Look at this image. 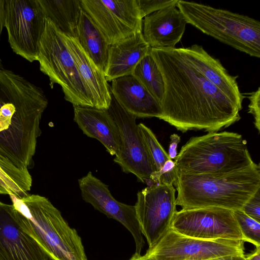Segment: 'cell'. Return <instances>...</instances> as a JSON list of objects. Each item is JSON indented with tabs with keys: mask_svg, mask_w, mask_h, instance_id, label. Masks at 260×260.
<instances>
[{
	"mask_svg": "<svg viewBox=\"0 0 260 260\" xmlns=\"http://www.w3.org/2000/svg\"><path fill=\"white\" fill-rule=\"evenodd\" d=\"M5 0H0V43L3 30L5 27ZM2 60L0 57V69H3Z\"/></svg>",
	"mask_w": 260,
	"mask_h": 260,
	"instance_id": "33",
	"label": "cell"
},
{
	"mask_svg": "<svg viewBox=\"0 0 260 260\" xmlns=\"http://www.w3.org/2000/svg\"><path fill=\"white\" fill-rule=\"evenodd\" d=\"M173 185L153 184L137 193L135 207L141 232L148 248L153 246L170 229L177 211Z\"/></svg>",
	"mask_w": 260,
	"mask_h": 260,
	"instance_id": "11",
	"label": "cell"
},
{
	"mask_svg": "<svg viewBox=\"0 0 260 260\" xmlns=\"http://www.w3.org/2000/svg\"><path fill=\"white\" fill-rule=\"evenodd\" d=\"M244 250L243 241L198 239L170 229L144 255L153 260H212L244 255Z\"/></svg>",
	"mask_w": 260,
	"mask_h": 260,
	"instance_id": "9",
	"label": "cell"
},
{
	"mask_svg": "<svg viewBox=\"0 0 260 260\" xmlns=\"http://www.w3.org/2000/svg\"><path fill=\"white\" fill-rule=\"evenodd\" d=\"M21 228L39 244L51 260H87L81 237L48 198L9 194Z\"/></svg>",
	"mask_w": 260,
	"mask_h": 260,
	"instance_id": "4",
	"label": "cell"
},
{
	"mask_svg": "<svg viewBox=\"0 0 260 260\" xmlns=\"http://www.w3.org/2000/svg\"><path fill=\"white\" fill-rule=\"evenodd\" d=\"M244 98H247L250 101L248 105V113L254 117V124L258 133L260 132V88L251 92L244 93Z\"/></svg>",
	"mask_w": 260,
	"mask_h": 260,
	"instance_id": "29",
	"label": "cell"
},
{
	"mask_svg": "<svg viewBox=\"0 0 260 260\" xmlns=\"http://www.w3.org/2000/svg\"><path fill=\"white\" fill-rule=\"evenodd\" d=\"M176 205L182 209L216 207L242 210L260 189V167L200 174L177 173Z\"/></svg>",
	"mask_w": 260,
	"mask_h": 260,
	"instance_id": "3",
	"label": "cell"
},
{
	"mask_svg": "<svg viewBox=\"0 0 260 260\" xmlns=\"http://www.w3.org/2000/svg\"><path fill=\"white\" fill-rule=\"evenodd\" d=\"M170 229L181 235L194 238L245 242L233 210L226 209H182L174 215Z\"/></svg>",
	"mask_w": 260,
	"mask_h": 260,
	"instance_id": "10",
	"label": "cell"
},
{
	"mask_svg": "<svg viewBox=\"0 0 260 260\" xmlns=\"http://www.w3.org/2000/svg\"><path fill=\"white\" fill-rule=\"evenodd\" d=\"M177 175L175 162L170 159L163 167L157 172H153L151 176V184H165L173 185Z\"/></svg>",
	"mask_w": 260,
	"mask_h": 260,
	"instance_id": "27",
	"label": "cell"
},
{
	"mask_svg": "<svg viewBox=\"0 0 260 260\" xmlns=\"http://www.w3.org/2000/svg\"><path fill=\"white\" fill-rule=\"evenodd\" d=\"M176 7L187 23L203 33L245 53L260 57V22L248 16L192 2Z\"/></svg>",
	"mask_w": 260,
	"mask_h": 260,
	"instance_id": "6",
	"label": "cell"
},
{
	"mask_svg": "<svg viewBox=\"0 0 260 260\" xmlns=\"http://www.w3.org/2000/svg\"><path fill=\"white\" fill-rule=\"evenodd\" d=\"M246 260H260V247H256L254 251L245 255Z\"/></svg>",
	"mask_w": 260,
	"mask_h": 260,
	"instance_id": "34",
	"label": "cell"
},
{
	"mask_svg": "<svg viewBox=\"0 0 260 260\" xmlns=\"http://www.w3.org/2000/svg\"><path fill=\"white\" fill-rule=\"evenodd\" d=\"M132 75L161 103L164 93V79L150 53L140 60Z\"/></svg>",
	"mask_w": 260,
	"mask_h": 260,
	"instance_id": "24",
	"label": "cell"
},
{
	"mask_svg": "<svg viewBox=\"0 0 260 260\" xmlns=\"http://www.w3.org/2000/svg\"><path fill=\"white\" fill-rule=\"evenodd\" d=\"M10 193L3 183L0 181V194H10Z\"/></svg>",
	"mask_w": 260,
	"mask_h": 260,
	"instance_id": "37",
	"label": "cell"
},
{
	"mask_svg": "<svg viewBox=\"0 0 260 260\" xmlns=\"http://www.w3.org/2000/svg\"><path fill=\"white\" fill-rule=\"evenodd\" d=\"M4 21L13 51L30 62L38 60L46 22L38 0H5Z\"/></svg>",
	"mask_w": 260,
	"mask_h": 260,
	"instance_id": "8",
	"label": "cell"
},
{
	"mask_svg": "<svg viewBox=\"0 0 260 260\" xmlns=\"http://www.w3.org/2000/svg\"><path fill=\"white\" fill-rule=\"evenodd\" d=\"M187 23L178 8L172 6L145 16L142 34L151 48H173L182 38Z\"/></svg>",
	"mask_w": 260,
	"mask_h": 260,
	"instance_id": "16",
	"label": "cell"
},
{
	"mask_svg": "<svg viewBox=\"0 0 260 260\" xmlns=\"http://www.w3.org/2000/svg\"><path fill=\"white\" fill-rule=\"evenodd\" d=\"M82 199L93 208L122 224L132 235L136 245L135 253L141 255L145 241L137 220L135 206L117 201L108 185L94 176L91 172L78 180Z\"/></svg>",
	"mask_w": 260,
	"mask_h": 260,
	"instance_id": "14",
	"label": "cell"
},
{
	"mask_svg": "<svg viewBox=\"0 0 260 260\" xmlns=\"http://www.w3.org/2000/svg\"><path fill=\"white\" fill-rule=\"evenodd\" d=\"M128 260H153L151 258L149 257H147L145 256L144 255H137L135 253H134L131 257Z\"/></svg>",
	"mask_w": 260,
	"mask_h": 260,
	"instance_id": "36",
	"label": "cell"
},
{
	"mask_svg": "<svg viewBox=\"0 0 260 260\" xmlns=\"http://www.w3.org/2000/svg\"><path fill=\"white\" fill-rule=\"evenodd\" d=\"M164 82L159 119L178 131L217 132L240 119L241 110L188 61L181 48H151Z\"/></svg>",
	"mask_w": 260,
	"mask_h": 260,
	"instance_id": "1",
	"label": "cell"
},
{
	"mask_svg": "<svg viewBox=\"0 0 260 260\" xmlns=\"http://www.w3.org/2000/svg\"><path fill=\"white\" fill-rule=\"evenodd\" d=\"M83 10L111 45L142 31L136 0H81Z\"/></svg>",
	"mask_w": 260,
	"mask_h": 260,
	"instance_id": "13",
	"label": "cell"
},
{
	"mask_svg": "<svg viewBox=\"0 0 260 260\" xmlns=\"http://www.w3.org/2000/svg\"><path fill=\"white\" fill-rule=\"evenodd\" d=\"M63 37L93 108L107 110L110 105L111 95L104 73L87 55L75 37L63 34Z\"/></svg>",
	"mask_w": 260,
	"mask_h": 260,
	"instance_id": "17",
	"label": "cell"
},
{
	"mask_svg": "<svg viewBox=\"0 0 260 260\" xmlns=\"http://www.w3.org/2000/svg\"><path fill=\"white\" fill-rule=\"evenodd\" d=\"M168 155L171 159H174L177 154V148L180 142V137L177 134H173L170 136Z\"/></svg>",
	"mask_w": 260,
	"mask_h": 260,
	"instance_id": "32",
	"label": "cell"
},
{
	"mask_svg": "<svg viewBox=\"0 0 260 260\" xmlns=\"http://www.w3.org/2000/svg\"><path fill=\"white\" fill-rule=\"evenodd\" d=\"M48 104L40 87L11 70L0 69V166L19 186L32 165Z\"/></svg>",
	"mask_w": 260,
	"mask_h": 260,
	"instance_id": "2",
	"label": "cell"
},
{
	"mask_svg": "<svg viewBox=\"0 0 260 260\" xmlns=\"http://www.w3.org/2000/svg\"><path fill=\"white\" fill-rule=\"evenodd\" d=\"M178 0H136L141 16H145L161 9L177 5Z\"/></svg>",
	"mask_w": 260,
	"mask_h": 260,
	"instance_id": "28",
	"label": "cell"
},
{
	"mask_svg": "<svg viewBox=\"0 0 260 260\" xmlns=\"http://www.w3.org/2000/svg\"><path fill=\"white\" fill-rule=\"evenodd\" d=\"M111 95L107 111L118 127L121 142L120 152L113 160L124 173H132L140 181L151 185V176L155 170L136 123L137 117Z\"/></svg>",
	"mask_w": 260,
	"mask_h": 260,
	"instance_id": "12",
	"label": "cell"
},
{
	"mask_svg": "<svg viewBox=\"0 0 260 260\" xmlns=\"http://www.w3.org/2000/svg\"><path fill=\"white\" fill-rule=\"evenodd\" d=\"M212 260H246V259L245 257V254H244L227 256Z\"/></svg>",
	"mask_w": 260,
	"mask_h": 260,
	"instance_id": "35",
	"label": "cell"
},
{
	"mask_svg": "<svg viewBox=\"0 0 260 260\" xmlns=\"http://www.w3.org/2000/svg\"><path fill=\"white\" fill-rule=\"evenodd\" d=\"M151 49L142 31L111 45L105 73L107 82L132 75L137 64L150 53Z\"/></svg>",
	"mask_w": 260,
	"mask_h": 260,
	"instance_id": "21",
	"label": "cell"
},
{
	"mask_svg": "<svg viewBox=\"0 0 260 260\" xmlns=\"http://www.w3.org/2000/svg\"><path fill=\"white\" fill-rule=\"evenodd\" d=\"M174 159L177 173L186 174L229 172L255 164L242 135L229 132L191 137Z\"/></svg>",
	"mask_w": 260,
	"mask_h": 260,
	"instance_id": "5",
	"label": "cell"
},
{
	"mask_svg": "<svg viewBox=\"0 0 260 260\" xmlns=\"http://www.w3.org/2000/svg\"><path fill=\"white\" fill-rule=\"evenodd\" d=\"M111 81V93L128 112L137 118L160 117V103L132 75Z\"/></svg>",
	"mask_w": 260,
	"mask_h": 260,
	"instance_id": "18",
	"label": "cell"
},
{
	"mask_svg": "<svg viewBox=\"0 0 260 260\" xmlns=\"http://www.w3.org/2000/svg\"><path fill=\"white\" fill-rule=\"evenodd\" d=\"M37 61L40 70L48 77L50 87L59 84L66 101L73 106L93 107L63 33L47 18Z\"/></svg>",
	"mask_w": 260,
	"mask_h": 260,
	"instance_id": "7",
	"label": "cell"
},
{
	"mask_svg": "<svg viewBox=\"0 0 260 260\" xmlns=\"http://www.w3.org/2000/svg\"><path fill=\"white\" fill-rule=\"evenodd\" d=\"M46 18L65 35L75 37L82 9L81 0H38Z\"/></svg>",
	"mask_w": 260,
	"mask_h": 260,
	"instance_id": "23",
	"label": "cell"
},
{
	"mask_svg": "<svg viewBox=\"0 0 260 260\" xmlns=\"http://www.w3.org/2000/svg\"><path fill=\"white\" fill-rule=\"evenodd\" d=\"M181 49L192 65L241 110L244 96L240 91L237 76L231 75L220 61L209 55L202 46L194 44Z\"/></svg>",
	"mask_w": 260,
	"mask_h": 260,
	"instance_id": "19",
	"label": "cell"
},
{
	"mask_svg": "<svg viewBox=\"0 0 260 260\" xmlns=\"http://www.w3.org/2000/svg\"><path fill=\"white\" fill-rule=\"evenodd\" d=\"M74 120L87 136L100 141L111 155H118L121 146L118 127L107 110L74 106Z\"/></svg>",
	"mask_w": 260,
	"mask_h": 260,
	"instance_id": "20",
	"label": "cell"
},
{
	"mask_svg": "<svg viewBox=\"0 0 260 260\" xmlns=\"http://www.w3.org/2000/svg\"><path fill=\"white\" fill-rule=\"evenodd\" d=\"M245 242L260 247V222L252 218L242 210H233Z\"/></svg>",
	"mask_w": 260,
	"mask_h": 260,
	"instance_id": "26",
	"label": "cell"
},
{
	"mask_svg": "<svg viewBox=\"0 0 260 260\" xmlns=\"http://www.w3.org/2000/svg\"><path fill=\"white\" fill-rule=\"evenodd\" d=\"M138 125L155 172L158 171L165 163L170 159L169 155L149 128L142 123Z\"/></svg>",
	"mask_w": 260,
	"mask_h": 260,
	"instance_id": "25",
	"label": "cell"
},
{
	"mask_svg": "<svg viewBox=\"0 0 260 260\" xmlns=\"http://www.w3.org/2000/svg\"><path fill=\"white\" fill-rule=\"evenodd\" d=\"M242 210L260 222V189L244 205Z\"/></svg>",
	"mask_w": 260,
	"mask_h": 260,
	"instance_id": "30",
	"label": "cell"
},
{
	"mask_svg": "<svg viewBox=\"0 0 260 260\" xmlns=\"http://www.w3.org/2000/svg\"><path fill=\"white\" fill-rule=\"evenodd\" d=\"M75 37L87 55L105 74L111 45L98 25L83 9Z\"/></svg>",
	"mask_w": 260,
	"mask_h": 260,
	"instance_id": "22",
	"label": "cell"
},
{
	"mask_svg": "<svg viewBox=\"0 0 260 260\" xmlns=\"http://www.w3.org/2000/svg\"><path fill=\"white\" fill-rule=\"evenodd\" d=\"M0 181L10 192L19 198L26 196L28 193L22 190L16 183L11 179L0 166Z\"/></svg>",
	"mask_w": 260,
	"mask_h": 260,
	"instance_id": "31",
	"label": "cell"
},
{
	"mask_svg": "<svg viewBox=\"0 0 260 260\" xmlns=\"http://www.w3.org/2000/svg\"><path fill=\"white\" fill-rule=\"evenodd\" d=\"M39 244L20 226L13 205L0 201V260H49Z\"/></svg>",
	"mask_w": 260,
	"mask_h": 260,
	"instance_id": "15",
	"label": "cell"
}]
</instances>
